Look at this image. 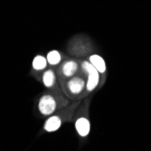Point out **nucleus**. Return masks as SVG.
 <instances>
[{
    "label": "nucleus",
    "mask_w": 151,
    "mask_h": 151,
    "mask_svg": "<svg viewBox=\"0 0 151 151\" xmlns=\"http://www.w3.org/2000/svg\"><path fill=\"white\" fill-rule=\"evenodd\" d=\"M82 68L85 72L88 73V81L86 84V88L88 91H93L96 87L98 86L99 81H100V73L95 69L93 65L90 62H83L81 64Z\"/></svg>",
    "instance_id": "1"
},
{
    "label": "nucleus",
    "mask_w": 151,
    "mask_h": 151,
    "mask_svg": "<svg viewBox=\"0 0 151 151\" xmlns=\"http://www.w3.org/2000/svg\"><path fill=\"white\" fill-rule=\"evenodd\" d=\"M56 107H57V103H56L55 99H54L52 95H49V94L44 95L43 97H41L38 102L39 111L45 116L52 114L55 111Z\"/></svg>",
    "instance_id": "2"
},
{
    "label": "nucleus",
    "mask_w": 151,
    "mask_h": 151,
    "mask_svg": "<svg viewBox=\"0 0 151 151\" xmlns=\"http://www.w3.org/2000/svg\"><path fill=\"white\" fill-rule=\"evenodd\" d=\"M85 87V81L80 77H74L68 82V88L73 94H79Z\"/></svg>",
    "instance_id": "3"
},
{
    "label": "nucleus",
    "mask_w": 151,
    "mask_h": 151,
    "mask_svg": "<svg viewBox=\"0 0 151 151\" xmlns=\"http://www.w3.org/2000/svg\"><path fill=\"white\" fill-rule=\"evenodd\" d=\"M75 128L77 132L81 137H86L90 133L91 125L90 121L86 118H80L75 123Z\"/></svg>",
    "instance_id": "4"
},
{
    "label": "nucleus",
    "mask_w": 151,
    "mask_h": 151,
    "mask_svg": "<svg viewBox=\"0 0 151 151\" xmlns=\"http://www.w3.org/2000/svg\"><path fill=\"white\" fill-rule=\"evenodd\" d=\"M62 125V120L58 116H52L50 117L45 123V129L48 132L56 131L60 129Z\"/></svg>",
    "instance_id": "5"
},
{
    "label": "nucleus",
    "mask_w": 151,
    "mask_h": 151,
    "mask_svg": "<svg viewBox=\"0 0 151 151\" xmlns=\"http://www.w3.org/2000/svg\"><path fill=\"white\" fill-rule=\"evenodd\" d=\"M90 63L100 73H103L106 71V63L103 58L98 54H92L90 56Z\"/></svg>",
    "instance_id": "6"
},
{
    "label": "nucleus",
    "mask_w": 151,
    "mask_h": 151,
    "mask_svg": "<svg viewBox=\"0 0 151 151\" xmlns=\"http://www.w3.org/2000/svg\"><path fill=\"white\" fill-rule=\"evenodd\" d=\"M77 70H78V63L74 61L66 62L62 68L63 73L67 77H72L77 72Z\"/></svg>",
    "instance_id": "7"
},
{
    "label": "nucleus",
    "mask_w": 151,
    "mask_h": 151,
    "mask_svg": "<svg viewBox=\"0 0 151 151\" xmlns=\"http://www.w3.org/2000/svg\"><path fill=\"white\" fill-rule=\"evenodd\" d=\"M55 74L52 71V70H47L45 72L44 75H43V82L45 86L50 88V87H52L55 83Z\"/></svg>",
    "instance_id": "8"
},
{
    "label": "nucleus",
    "mask_w": 151,
    "mask_h": 151,
    "mask_svg": "<svg viewBox=\"0 0 151 151\" xmlns=\"http://www.w3.org/2000/svg\"><path fill=\"white\" fill-rule=\"evenodd\" d=\"M47 60L45 56L43 55H37L34 58L33 60V68L36 71H41V70H44L45 68L47 65Z\"/></svg>",
    "instance_id": "9"
},
{
    "label": "nucleus",
    "mask_w": 151,
    "mask_h": 151,
    "mask_svg": "<svg viewBox=\"0 0 151 151\" xmlns=\"http://www.w3.org/2000/svg\"><path fill=\"white\" fill-rule=\"evenodd\" d=\"M61 54L58 51L56 50H52L51 52H49L47 53V56H46V60L47 63H50L51 65H56L61 62Z\"/></svg>",
    "instance_id": "10"
}]
</instances>
